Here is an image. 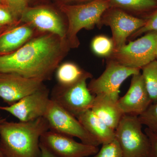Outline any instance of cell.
<instances>
[{
	"instance_id": "cell-1",
	"label": "cell",
	"mask_w": 157,
	"mask_h": 157,
	"mask_svg": "<svg viewBox=\"0 0 157 157\" xmlns=\"http://www.w3.org/2000/svg\"><path fill=\"white\" fill-rule=\"evenodd\" d=\"M69 48L66 39L52 33H41L14 52L0 56V73L48 80Z\"/></svg>"
},
{
	"instance_id": "cell-2",
	"label": "cell",
	"mask_w": 157,
	"mask_h": 157,
	"mask_svg": "<svg viewBox=\"0 0 157 157\" xmlns=\"http://www.w3.org/2000/svg\"><path fill=\"white\" fill-rule=\"evenodd\" d=\"M49 130L45 118L0 123V148L6 157H41L40 138Z\"/></svg>"
},
{
	"instance_id": "cell-3",
	"label": "cell",
	"mask_w": 157,
	"mask_h": 157,
	"mask_svg": "<svg viewBox=\"0 0 157 157\" xmlns=\"http://www.w3.org/2000/svg\"><path fill=\"white\" fill-rule=\"evenodd\" d=\"M110 7L109 0H92L80 5H62L61 10L67 19L66 40L69 48H78L80 42L77 34L82 29H91L96 25L100 27L102 15Z\"/></svg>"
},
{
	"instance_id": "cell-4",
	"label": "cell",
	"mask_w": 157,
	"mask_h": 157,
	"mask_svg": "<svg viewBox=\"0 0 157 157\" xmlns=\"http://www.w3.org/2000/svg\"><path fill=\"white\" fill-rule=\"evenodd\" d=\"M138 117L124 114L115 130L124 157H147L150 143Z\"/></svg>"
},
{
	"instance_id": "cell-5",
	"label": "cell",
	"mask_w": 157,
	"mask_h": 157,
	"mask_svg": "<svg viewBox=\"0 0 157 157\" xmlns=\"http://www.w3.org/2000/svg\"><path fill=\"white\" fill-rule=\"evenodd\" d=\"M157 32L152 31L114 51L107 58L125 67L141 70L157 58Z\"/></svg>"
},
{
	"instance_id": "cell-6",
	"label": "cell",
	"mask_w": 157,
	"mask_h": 157,
	"mask_svg": "<svg viewBox=\"0 0 157 157\" xmlns=\"http://www.w3.org/2000/svg\"><path fill=\"white\" fill-rule=\"evenodd\" d=\"M44 117L47 121L51 131L69 137H77L81 142L88 145L97 147L101 145L77 118L51 99Z\"/></svg>"
},
{
	"instance_id": "cell-7",
	"label": "cell",
	"mask_w": 157,
	"mask_h": 157,
	"mask_svg": "<svg viewBox=\"0 0 157 157\" xmlns=\"http://www.w3.org/2000/svg\"><path fill=\"white\" fill-rule=\"evenodd\" d=\"M85 77L68 86L58 85L54 88L50 99L76 118L91 109L95 96L90 92Z\"/></svg>"
},
{
	"instance_id": "cell-8",
	"label": "cell",
	"mask_w": 157,
	"mask_h": 157,
	"mask_svg": "<svg viewBox=\"0 0 157 157\" xmlns=\"http://www.w3.org/2000/svg\"><path fill=\"white\" fill-rule=\"evenodd\" d=\"M107 59L104 72L98 78L92 79L88 88L94 95H103L117 101L121 84L129 76L140 73V69L125 67Z\"/></svg>"
},
{
	"instance_id": "cell-9",
	"label": "cell",
	"mask_w": 157,
	"mask_h": 157,
	"mask_svg": "<svg viewBox=\"0 0 157 157\" xmlns=\"http://www.w3.org/2000/svg\"><path fill=\"white\" fill-rule=\"evenodd\" d=\"M146 19L127 13L118 8L110 7L101 17L100 27L109 26L112 33L114 51L124 45L131 35L144 25Z\"/></svg>"
},
{
	"instance_id": "cell-10",
	"label": "cell",
	"mask_w": 157,
	"mask_h": 157,
	"mask_svg": "<svg viewBox=\"0 0 157 157\" xmlns=\"http://www.w3.org/2000/svg\"><path fill=\"white\" fill-rule=\"evenodd\" d=\"M40 144L56 157H87L99 151L98 147L77 142L73 137L51 131L45 132Z\"/></svg>"
},
{
	"instance_id": "cell-11",
	"label": "cell",
	"mask_w": 157,
	"mask_h": 157,
	"mask_svg": "<svg viewBox=\"0 0 157 157\" xmlns=\"http://www.w3.org/2000/svg\"><path fill=\"white\" fill-rule=\"evenodd\" d=\"M49 90L45 85L11 106L0 109L9 113L20 121H30L44 117L49 101Z\"/></svg>"
},
{
	"instance_id": "cell-12",
	"label": "cell",
	"mask_w": 157,
	"mask_h": 157,
	"mask_svg": "<svg viewBox=\"0 0 157 157\" xmlns=\"http://www.w3.org/2000/svg\"><path fill=\"white\" fill-rule=\"evenodd\" d=\"M42 80L18 74L0 73V98L11 106L44 85Z\"/></svg>"
},
{
	"instance_id": "cell-13",
	"label": "cell",
	"mask_w": 157,
	"mask_h": 157,
	"mask_svg": "<svg viewBox=\"0 0 157 157\" xmlns=\"http://www.w3.org/2000/svg\"><path fill=\"white\" fill-rule=\"evenodd\" d=\"M20 21L32 26L41 33H52L66 40L67 28L63 20L55 11L48 8L27 7Z\"/></svg>"
},
{
	"instance_id": "cell-14",
	"label": "cell",
	"mask_w": 157,
	"mask_h": 157,
	"mask_svg": "<svg viewBox=\"0 0 157 157\" xmlns=\"http://www.w3.org/2000/svg\"><path fill=\"white\" fill-rule=\"evenodd\" d=\"M131 85L125 94L119 98L117 104L124 114L139 116L152 104L141 73L132 76Z\"/></svg>"
},
{
	"instance_id": "cell-15",
	"label": "cell",
	"mask_w": 157,
	"mask_h": 157,
	"mask_svg": "<svg viewBox=\"0 0 157 157\" xmlns=\"http://www.w3.org/2000/svg\"><path fill=\"white\" fill-rule=\"evenodd\" d=\"M20 23L0 34V56L14 52L33 37L36 29L27 24Z\"/></svg>"
},
{
	"instance_id": "cell-16",
	"label": "cell",
	"mask_w": 157,
	"mask_h": 157,
	"mask_svg": "<svg viewBox=\"0 0 157 157\" xmlns=\"http://www.w3.org/2000/svg\"><path fill=\"white\" fill-rule=\"evenodd\" d=\"M91 110L114 131L124 115L117 101L103 95L95 96Z\"/></svg>"
},
{
	"instance_id": "cell-17",
	"label": "cell",
	"mask_w": 157,
	"mask_h": 157,
	"mask_svg": "<svg viewBox=\"0 0 157 157\" xmlns=\"http://www.w3.org/2000/svg\"><path fill=\"white\" fill-rule=\"evenodd\" d=\"M77 119L100 144L109 143L115 140V131L108 126L91 109L82 113Z\"/></svg>"
},
{
	"instance_id": "cell-18",
	"label": "cell",
	"mask_w": 157,
	"mask_h": 157,
	"mask_svg": "<svg viewBox=\"0 0 157 157\" xmlns=\"http://www.w3.org/2000/svg\"><path fill=\"white\" fill-rule=\"evenodd\" d=\"M56 70L57 81L61 86H70L85 77L92 78L91 73L84 71L71 62L63 63L59 65Z\"/></svg>"
},
{
	"instance_id": "cell-19",
	"label": "cell",
	"mask_w": 157,
	"mask_h": 157,
	"mask_svg": "<svg viewBox=\"0 0 157 157\" xmlns=\"http://www.w3.org/2000/svg\"><path fill=\"white\" fill-rule=\"evenodd\" d=\"M111 7L141 12L157 7V0H109Z\"/></svg>"
},
{
	"instance_id": "cell-20",
	"label": "cell",
	"mask_w": 157,
	"mask_h": 157,
	"mask_svg": "<svg viewBox=\"0 0 157 157\" xmlns=\"http://www.w3.org/2000/svg\"><path fill=\"white\" fill-rule=\"evenodd\" d=\"M142 77L152 103L157 101V60L155 59L142 68Z\"/></svg>"
},
{
	"instance_id": "cell-21",
	"label": "cell",
	"mask_w": 157,
	"mask_h": 157,
	"mask_svg": "<svg viewBox=\"0 0 157 157\" xmlns=\"http://www.w3.org/2000/svg\"><path fill=\"white\" fill-rule=\"evenodd\" d=\"M91 47L96 55L107 58L111 55L114 49L112 39L104 35L95 37L91 43Z\"/></svg>"
},
{
	"instance_id": "cell-22",
	"label": "cell",
	"mask_w": 157,
	"mask_h": 157,
	"mask_svg": "<svg viewBox=\"0 0 157 157\" xmlns=\"http://www.w3.org/2000/svg\"><path fill=\"white\" fill-rule=\"evenodd\" d=\"M138 117L143 125L157 132V101L152 103Z\"/></svg>"
},
{
	"instance_id": "cell-23",
	"label": "cell",
	"mask_w": 157,
	"mask_h": 157,
	"mask_svg": "<svg viewBox=\"0 0 157 157\" xmlns=\"http://www.w3.org/2000/svg\"><path fill=\"white\" fill-rule=\"evenodd\" d=\"M28 0H5V6L11 11L15 20L20 21L21 15L27 8Z\"/></svg>"
},
{
	"instance_id": "cell-24",
	"label": "cell",
	"mask_w": 157,
	"mask_h": 157,
	"mask_svg": "<svg viewBox=\"0 0 157 157\" xmlns=\"http://www.w3.org/2000/svg\"><path fill=\"white\" fill-rule=\"evenodd\" d=\"M94 157H124L117 140H114L110 143L102 144Z\"/></svg>"
},
{
	"instance_id": "cell-25",
	"label": "cell",
	"mask_w": 157,
	"mask_h": 157,
	"mask_svg": "<svg viewBox=\"0 0 157 157\" xmlns=\"http://www.w3.org/2000/svg\"><path fill=\"white\" fill-rule=\"evenodd\" d=\"M146 19V22L144 25L131 35L128 41L132 40L145 33L152 31L157 32V10Z\"/></svg>"
},
{
	"instance_id": "cell-26",
	"label": "cell",
	"mask_w": 157,
	"mask_h": 157,
	"mask_svg": "<svg viewBox=\"0 0 157 157\" xmlns=\"http://www.w3.org/2000/svg\"><path fill=\"white\" fill-rule=\"evenodd\" d=\"M20 23L17 22L9 9L0 4V25L6 28H9L17 25Z\"/></svg>"
},
{
	"instance_id": "cell-27",
	"label": "cell",
	"mask_w": 157,
	"mask_h": 157,
	"mask_svg": "<svg viewBox=\"0 0 157 157\" xmlns=\"http://www.w3.org/2000/svg\"><path fill=\"white\" fill-rule=\"evenodd\" d=\"M144 132L148 136L150 143L147 157H157V132L145 128Z\"/></svg>"
},
{
	"instance_id": "cell-28",
	"label": "cell",
	"mask_w": 157,
	"mask_h": 157,
	"mask_svg": "<svg viewBox=\"0 0 157 157\" xmlns=\"http://www.w3.org/2000/svg\"><path fill=\"white\" fill-rule=\"evenodd\" d=\"M40 147L41 150V157H56L40 143Z\"/></svg>"
},
{
	"instance_id": "cell-29",
	"label": "cell",
	"mask_w": 157,
	"mask_h": 157,
	"mask_svg": "<svg viewBox=\"0 0 157 157\" xmlns=\"http://www.w3.org/2000/svg\"><path fill=\"white\" fill-rule=\"evenodd\" d=\"M8 28H9L5 27H3L2 26H1L0 25V34L2 33L3 32H4V31L6 30V29Z\"/></svg>"
},
{
	"instance_id": "cell-30",
	"label": "cell",
	"mask_w": 157,
	"mask_h": 157,
	"mask_svg": "<svg viewBox=\"0 0 157 157\" xmlns=\"http://www.w3.org/2000/svg\"><path fill=\"white\" fill-rule=\"evenodd\" d=\"M0 157H6V156H5V155L3 153L1 148H0Z\"/></svg>"
},
{
	"instance_id": "cell-31",
	"label": "cell",
	"mask_w": 157,
	"mask_h": 157,
	"mask_svg": "<svg viewBox=\"0 0 157 157\" xmlns=\"http://www.w3.org/2000/svg\"><path fill=\"white\" fill-rule=\"evenodd\" d=\"M0 2H1V4L3 5V6H5V0H0Z\"/></svg>"
},
{
	"instance_id": "cell-32",
	"label": "cell",
	"mask_w": 157,
	"mask_h": 157,
	"mask_svg": "<svg viewBox=\"0 0 157 157\" xmlns=\"http://www.w3.org/2000/svg\"><path fill=\"white\" fill-rule=\"evenodd\" d=\"M6 118H3L2 117H1L0 118V123L2 122L3 121H4L5 120H6Z\"/></svg>"
},
{
	"instance_id": "cell-33",
	"label": "cell",
	"mask_w": 157,
	"mask_h": 157,
	"mask_svg": "<svg viewBox=\"0 0 157 157\" xmlns=\"http://www.w3.org/2000/svg\"><path fill=\"white\" fill-rule=\"evenodd\" d=\"M155 55H156V58H157V50L156 51Z\"/></svg>"
},
{
	"instance_id": "cell-34",
	"label": "cell",
	"mask_w": 157,
	"mask_h": 157,
	"mask_svg": "<svg viewBox=\"0 0 157 157\" xmlns=\"http://www.w3.org/2000/svg\"><path fill=\"white\" fill-rule=\"evenodd\" d=\"M71 1H78V0H71Z\"/></svg>"
},
{
	"instance_id": "cell-35",
	"label": "cell",
	"mask_w": 157,
	"mask_h": 157,
	"mask_svg": "<svg viewBox=\"0 0 157 157\" xmlns=\"http://www.w3.org/2000/svg\"><path fill=\"white\" fill-rule=\"evenodd\" d=\"M0 110H1V109H0ZM1 117V113H0V118Z\"/></svg>"
},
{
	"instance_id": "cell-36",
	"label": "cell",
	"mask_w": 157,
	"mask_h": 157,
	"mask_svg": "<svg viewBox=\"0 0 157 157\" xmlns=\"http://www.w3.org/2000/svg\"><path fill=\"white\" fill-rule=\"evenodd\" d=\"M0 4H1V2H0Z\"/></svg>"
}]
</instances>
